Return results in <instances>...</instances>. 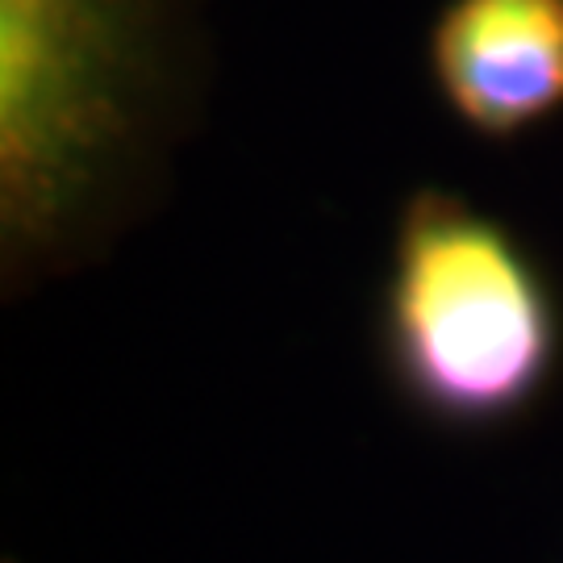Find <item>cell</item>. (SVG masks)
<instances>
[{"mask_svg":"<svg viewBox=\"0 0 563 563\" xmlns=\"http://www.w3.org/2000/svg\"><path fill=\"white\" fill-rule=\"evenodd\" d=\"M380 363L409 413L481 439L534 418L563 376V297L509 222L446 188L397 209L380 288Z\"/></svg>","mask_w":563,"mask_h":563,"instance_id":"2","label":"cell"},{"mask_svg":"<svg viewBox=\"0 0 563 563\" xmlns=\"http://www.w3.org/2000/svg\"><path fill=\"white\" fill-rule=\"evenodd\" d=\"M426 76L481 142H518L563 113V0H443Z\"/></svg>","mask_w":563,"mask_h":563,"instance_id":"3","label":"cell"},{"mask_svg":"<svg viewBox=\"0 0 563 563\" xmlns=\"http://www.w3.org/2000/svg\"><path fill=\"white\" fill-rule=\"evenodd\" d=\"M184 0H0V280L76 272L146 209L192 101Z\"/></svg>","mask_w":563,"mask_h":563,"instance_id":"1","label":"cell"}]
</instances>
